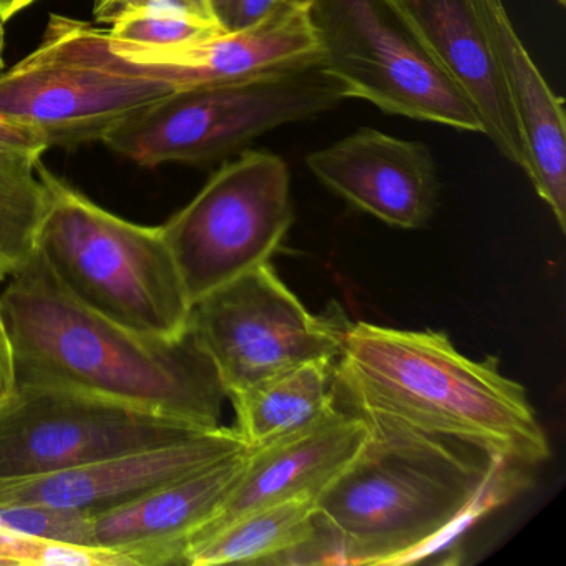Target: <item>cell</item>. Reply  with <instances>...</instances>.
Instances as JSON below:
<instances>
[{
  "label": "cell",
  "instance_id": "f1b7e54d",
  "mask_svg": "<svg viewBox=\"0 0 566 566\" xmlns=\"http://www.w3.org/2000/svg\"><path fill=\"white\" fill-rule=\"evenodd\" d=\"M0 566H14V563L6 558V556L0 555Z\"/></svg>",
  "mask_w": 566,
  "mask_h": 566
},
{
  "label": "cell",
  "instance_id": "30bf717a",
  "mask_svg": "<svg viewBox=\"0 0 566 566\" xmlns=\"http://www.w3.org/2000/svg\"><path fill=\"white\" fill-rule=\"evenodd\" d=\"M198 432L203 429L101 397L15 387L0 402V479L61 472Z\"/></svg>",
  "mask_w": 566,
  "mask_h": 566
},
{
  "label": "cell",
  "instance_id": "603a6c76",
  "mask_svg": "<svg viewBox=\"0 0 566 566\" xmlns=\"http://www.w3.org/2000/svg\"><path fill=\"white\" fill-rule=\"evenodd\" d=\"M0 526L35 538L92 546V515L81 510L48 503L4 505L0 506Z\"/></svg>",
  "mask_w": 566,
  "mask_h": 566
},
{
  "label": "cell",
  "instance_id": "7a4b0ae2",
  "mask_svg": "<svg viewBox=\"0 0 566 566\" xmlns=\"http://www.w3.org/2000/svg\"><path fill=\"white\" fill-rule=\"evenodd\" d=\"M15 387L72 390L148 410L197 429L220 427L227 390L190 329L154 337L75 300L35 250L0 294Z\"/></svg>",
  "mask_w": 566,
  "mask_h": 566
},
{
  "label": "cell",
  "instance_id": "9a60e30c",
  "mask_svg": "<svg viewBox=\"0 0 566 566\" xmlns=\"http://www.w3.org/2000/svg\"><path fill=\"white\" fill-rule=\"evenodd\" d=\"M250 449L92 516V546L132 566L184 565L195 533L210 522L247 467Z\"/></svg>",
  "mask_w": 566,
  "mask_h": 566
},
{
  "label": "cell",
  "instance_id": "f546056e",
  "mask_svg": "<svg viewBox=\"0 0 566 566\" xmlns=\"http://www.w3.org/2000/svg\"><path fill=\"white\" fill-rule=\"evenodd\" d=\"M556 2H558V4H565L566 0H556Z\"/></svg>",
  "mask_w": 566,
  "mask_h": 566
},
{
  "label": "cell",
  "instance_id": "277c9868",
  "mask_svg": "<svg viewBox=\"0 0 566 566\" xmlns=\"http://www.w3.org/2000/svg\"><path fill=\"white\" fill-rule=\"evenodd\" d=\"M45 185L38 251L88 310L154 337L188 331L191 304L160 227L132 223L38 165Z\"/></svg>",
  "mask_w": 566,
  "mask_h": 566
},
{
  "label": "cell",
  "instance_id": "44dd1931",
  "mask_svg": "<svg viewBox=\"0 0 566 566\" xmlns=\"http://www.w3.org/2000/svg\"><path fill=\"white\" fill-rule=\"evenodd\" d=\"M42 158L0 155V281H8L38 250L44 218Z\"/></svg>",
  "mask_w": 566,
  "mask_h": 566
},
{
  "label": "cell",
  "instance_id": "3957f363",
  "mask_svg": "<svg viewBox=\"0 0 566 566\" xmlns=\"http://www.w3.org/2000/svg\"><path fill=\"white\" fill-rule=\"evenodd\" d=\"M333 389L353 416L387 417L532 469L549 457L525 387L496 357L469 359L439 331L347 324Z\"/></svg>",
  "mask_w": 566,
  "mask_h": 566
},
{
  "label": "cell",
  "instance_id": "cb8c5ba5",
  "mask_svg": "<svg viewBox=\"0 0 566 566\" xmlns=\"http://www.w3.org/2000/svg\"><path fill=\"white\" fill-rule=\"evenodd\" d=\"M221 28L227 32L243 31L268 14L283 0H210Z\"/></svg>",
  "mask_w": 566,
  "mask_h": 566
},
{
  "label": "cell",
  "instance_id": "ac0fdd59",
  "mask_svg": "<svg viewBox=\"0 0 566 566\" xmlns=\"http://www.w3.org/2000/svg\"><path fill=\"white\" fill-rule=\"evenodd\" d=\"M334 360H313L241 387L228 396L237 432L250 449L304 429L337 407Z\"/></svg>",
  "mask_w": 566,
  "mask_h": 566
},
{
  "label": "cell",
  "instance_id": "8992f818",
  "mask_svg": "<svg viewBox=\"0 0 566 566\" xmlns=\"http://www.w3.org/2000/svg\"><path fill=\"white\" fill-rule=\"evenodd\" d=\"M347 101L321 64L238 84L175 91L114 128L104 144L140 167L223 160L261 135Z\"/></svg>",
  "mask_w": 566,
  "mask_h": 566
},
{
  "label": "cell",
  "instance_id": "e0dca14e",
  "mask_svg": "<svg viewBox=\"0 0 566 566\" xmlns=\"http://www.w3.org/2000/svg\"><path fill=\"white\" fill-rule=\"evenodd\" d=\"M403 14L443 74L470 102L482 135L525 170V151L502 72L469 0H399Z\"/></svg>",
  "mask_w": 566,
  "mask_h": 566
},
{
  "label": "cell",
  "instance_id": "4316f807",
  "mask_svg": "<svg viewBox=\"0 0 566 566\" xmlns=\"http://www.w3.org/2000/svg\"><path fill=\"white\" fill-rule=\"evenodd\" d=\"M38 0H0V24L11 21L24 9L31 8Z\"/></svg>",
  "mask_w": 566,
  "mask_h": 566
},
{
  "label": "cell",
  "instance_id": "4fadbf2b",
  "mask_svg": "<svg viewBox=\"0 0 566 566\" xmlns=\"http://www.w3.org/2000/svg\"><path fill=\"white\" fill-rule=\"evenodd\" d=\"M311 174L357 210L419 230L436 211L439 177L427 145L364 127L306 158Z\"/></svg>",
  "mask_w": 566,
  "mask_h": 566
},
{
  "label": "cell",
  "instance_id": "ba28073f",
  "mask_svg": "<svg viewBox=\"0 0 566 566\" xmlns=\"http://www.w3.org/2000/svg\"><path fill=\"white\" fill-rule=\"evenodd\" d=\"M294 221L290 168L247 150L221 165L161 228L191 306L270 263Z\"/></svg>",
  "mask_w": 566,
  "mask_h": 566
},
{
  "label": "cell",
  "instance_id": "7c38bea8",
  "mask_svg": "<svg viewBox=\"0 0 566 566\" xmlns=\"http://www.w3.org/2000/svg\"><path fill=\"white\" fill-rule=\"evenodd\" d=\"M250 449L234 427L44 475L0 479V506L48 503L97 515Z\"/></svg>",
  "mask_w": 566,
  "mask_h": 566
},
{
  "label": "cell",
  "instance_id": "5bb4252c",
  "mask_svg": "<svg viewBox=\"0 0 566 566\" xmlns=\"http://www.w3.org/2000/svg\"><path fill=\"white\" fill-rule=\"evenodd\" d=\"M367 437L366 422L337 406L304 429L250 449L237 485L188 548L253 510L300 496L319 499L356 459Z\"/></svg>",
  "mask_w": 566,
  "mask_h": 566
},
{
  "label": "cell",
  "instance_id": "5b68a950",
  "mask_svg": "<svg viewBox=\"0 0 566 566\" xmlns=\"http://www.w3.org/2000/svg\"><path fill=\"white\" fill-rule=\"evenodd\" d=\"M174 87L112 49L107 32L52 14L34 52L0 72V118L34 128L49 147L102 140Z\"/></svg>",
  "mask_w": 566,
  "mask_h": 566
},
{
  "label": "cell",
  "instance_id": "2e32d148",
  "mask_svg": "<svg viewBox=\"0 0 566 566\" xmlns=\"http://www.w3.org/2000/svg\"><path fill=\"white\" fill-rule=\"evenodd\" d=\"M502 72L525 151V174L566 231V118L563 101L549 88L513 28L503 0H469Z\"/></svg>",
  "mask_w": 566,
  "mask_h": 566
},
{
  "label": "cell",
  "instance_id": "83f0119b",
  "mask_svg": "<svg viewBox=\"0 0 566 566\" xmlns=\"http://www.w3.org/2000/svg\"><path fill=\"white\" fill-rule=\"evenodd\" d=\"M4 24H0V71L4 69Z\"/></svg>",
  "mask_w": 566,
  "mask_h": 566
},
{
  "label": "cell",
  "instance_id": "9c48e42d",
  "mask_svg": "<svg viewBox=\"0 0 566 566\" xmlns=\"http://www.w3.org/2000/svg\"><path fill=\"white\" fill-rule=\"evenodd\" d=\"M347 326L314 316L270 263L191 306L188 329L231 392L313 360H336Z\"/></svg>",
  "mask_w": 566,
  "mask_h": 566
},
{
  "label": "cell",
  "instance_id": "7402d4cb",
  "mask_svg": "<svg viewBox=\"0 0 566 566\" xmlns=\"http://www.w3.org/2000/svg\"><path fill=\"white\" fill-rule=\"evenodd\" d=\"M0 555L14 565L38 566H132L130 559L114 549L72 545L22 535L0 526Z\"/></svg>",
  "mask_w": 566,
  "mask_h": 566
},
{
  "label": "cell",
  "instance_id": "d4e9b609",
  "mask_svg": "<svg viewBox=\"0 0 566 566\" xmlns=\"http://www.w3.org/2000/svg\"><path fill=\"white\" fill-rule=\"evenodd\" d=\"M49 148L48 140L34 128L0 118V155L42 158Z\"/></svg>",
  "mask_w": 566,
  "mask_h": 566
},
{
  "label": "cell",
  "instance_id": "8fae6325",
  "mask_svg": "<svg viewBox=\"0 0 566 566\" xmlns=\"http://www.w3.org/2000/svg\"><path fill=\"white\" fill-rule=\"evenodd\" d=\"M108 41L118 55L145 65L174 91L238 84L321 64L310 0H283L243 31L223 32L181 48Z\"/></svg>",
  "mask_w": 566,
  "mask_h": 566
},
{
  "label": "cell",
  "instance_id": "52a82bcc",
  "mask_svg": "<svg viewBox=\"0 0 566 566\" xmlns=\"http://www.w3.org/2000/svg\"><path fill=\"white\" fill-rule=\"evenodd\" d=\"M321 67L380 112L482 134L479 115L433 61L399 0H310Z\"/></svg>",
  "mask_w": 566,
  "mask_h": 566
},
{
  "label": "cell",
  "instance_id": "d6986e66",
  "mask_svg": "<svg viewBox=\"0 0 566 566\" xmlns=\"http://www.w3.org/2000/svg\"><path fill=\"white\" fill-rule=\"evenodd\" d=\"M316 502L313 496H300L253 510L191 545L185 553L184 565H271L277 556L303 545L314 535Z\"/></svg>",
  "mask_w": 566,
  "mask_h": 566
},
{
  "label": "cell",
  "instance_id": "6da1fadb",
  "mask_svg": "<svg viewBox=\"0 0 566 566\" xmlns=\"http://www.w3.org/2000/svg\"><path fill=\"white\" fill-rule=\"evenodd\" d=\"M356 417L369 437L316 502L333 565L420 562L530 485L532 467L387 417Z\"/></svg>",
  "mask_w": 566,
  "mask_h": 566
},
{
  "label": "cell",
  "instance_id": "ffe728a7",
  "mask_svg": "<svg viewBox=\"0 0 566 566\" xmlns=\"http://www.w3.org/2000/svg\"><path fill=\"white\" fill-rule=\"evenodd\" d=\"M95 19L120 44L167 49L223 34L210 0H98Z\"/></svg>",
  "mask_w": 566,
  "mask_h": 566
},
{
  "label": "cell",
  "instance_id": "484cf974",
  "mask_svg": "<svg viewBox=\"0 0 566 566\" xmlns=\"http://www.w3.org/2000/svg\"><path fill=\"white\" fill-rule=\"evenodd\" d=\"M15 390V363L8 324L0 313V402Z\"/></svg>",
  "mask_w": 566,
  "mask_h": 566
}]
</instances>
